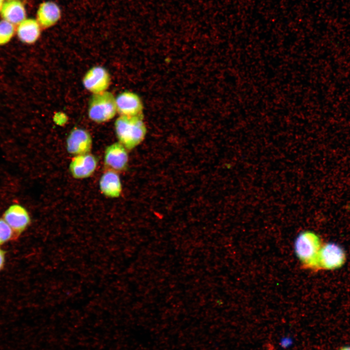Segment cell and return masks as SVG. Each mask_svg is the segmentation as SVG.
<instances>
[{
	"instance_id": "obj_1",
	"label": "cell",
	"mask_w": 350,
	"mask_h": 350,
	"mask_svg": "<svg viewBox=\"0 0 350 350\" xmlns=\"http://www.w3.org/2000/svg\"><path fill=\"white\" fill-rule=\"evenodd\" d=\"M114 127L119 142L128 150L140 144L146 134V127L141 115L120 116L115 122Z\"/></svg>"
},
{
	"instance_id": "obj_2",
	"label": "cell",
	"mask_w": 350,
	"mask_h": 350,
	"mask_svg": "<svg viewBox=\"0 0 350 350\" xmlns=\"http://www.w3.org/2000/svg\"><path fill=\"white\" fill-rule=\"evenodd\" d=\"M322 245L319 236L313 231H304L299 234L295 250L304 268L318 270L317 259Z\"/></svg>"
},
{
	"instance_id": "obj_3",
	"label": "cell",
	"mask_w": 350,
	"mask_h": 350,
	"mask_svg": "<svg viewBox=\"0 0 350 350\" xmlns=\"http://www.w3.org/2000/svg\"><path fill=\"white\" fill-rule=\"evenodd\" d=\"M115 97L109 91L94 94L90 98L88 113L89 118L96 123H103L116 115Z\"/></svg>"
},
{
	"instance_id": "obj_4",
	"label": "cell",
	"mask_w": 350,
	"mask_h": 350,
	"mask_svg": "<svg viewBox=\"0 0 350 350\" xmlns=\"http://www.w3.org/2000/svg\"><path fill=\"white\" fill-rule=\"evenodd\" d=\"M346 260L345 251L340 245L333 242L323 244L317 259L318 270L338 269L343 266Z\"/></svg>"
},
{
	"instance_id": "obj_5",
	"label": "cell",
	"mask_w": 350,
	"mask_h": 350,
	"mask_svg": "<svg viewBox=\"0 0 350 350\" xmlns=\"http://www.w3.org/2000/svg\"><path fill=\"white\" fill-rule=\"evenodd\" d=\"M111 82L107 70L100 66H96L88 70L83 77L84 88L89 92L97 94L106 91Z\"/></svg>"
},
{
	"instance_id": "obj_6",
	"label": "cell",
	"mask_w": 350,
	"mask_h": 350,
	"mask_svg": "<svg viewBox=\"0 0 350 350\" xmlns=\"http://www.w3.org/2000/svg\"><path fill=\"white\" fill-rule=\"evenodd\" d=\"M92 145V139L89 133L79 127L73 128L66 139L68 152L74 156L89 153Z\"/></svg>"
},
{
	"instance_id": "obj_7",
	"label": "cell",
	"mask_w": 350,
	"mask_h": 350,
	"mask_svg": "<svg viewBox=\"0 0 350 350\" xmlns=\"http://www.w3.org/2000/svg\"><path fill=\"white\" fill-rule=\"evenodd\" d=\"M104 159L108 170L117 173L123 171L128 162L127 149L119 142L112 143L106 148Z\"/></svg>"
},
{
	"instance_id": "obj_8",
	"label": "cell",
	"mask_w": 350,
	"mask_h": 350,
	"mask_svg": "<svg viewBox=\"0 0 350 350\" xmlns=\"http://www.w3.org/2000/svg\"><path fill=\"white\" fill-rule=\"evenodd\" d=\"M115 102L117 112L120 116L141 115L142 103L137 94L128 91L121 92L115 98Z\"/></svg>"
},
{
	"instance_id": "obj_9",
	"label": "cell",
	"mask_w": 350,
	"mask_h": 350,
	"mask_svg": "<svg viewBox=\"0 0 350 350\" xmlns=\"http://www.w3.org/2000/svg\"><path fill=\"white\" fill-rule=\"evenodd\" d=\"M97 159L89 153L75 156L71 160L69 169L72 176L76 179H83L91 176L95 172Z\"/></svg>"
},
{
	"instance_id": "obj_10",
	"label": "cell",
	"mask_w": 350,
	"mask_h": 350,
	"mask_svg": "<svg viewBox=\"0 0 350 350\" xmlns=\"http://www.w3.org/2000/svg\"><path fill=\"white\" fill-rule=\"evenodd\" d=\"M3 219L13 232L20 233L30 223V217L27 210L21 206L14 205L4 212Z\"/></svg>"
},
{
	"instance_id": "obj_11",
	"label": "cell",
	"mask_w": 350,
	"mask_h": 350,
	"mask_svg": "<svg viewBox=\"0 0 350 350\" xmlns=\"http://www.w3.org/2000/svg\"><path fill=\"white\" fill-rule=\"evenodd\" d=\"M61 17L59 7L52 1H46L40 4L36 13L37 21L43 29L55 25Z\"/></svg>"
},
{
	"instance_id": "obj_12",
	"label": "cell",
	"mask_w": 350,
	"mask_h": 350,
	"mask_svg": "<svg viewBox=\"0 0 350 350\" xmlns=\"http://www.w3.org/2000/svg\"><path fill=\"white\" fill-rule=\"evenodd\" d=\"M99 188L102 193L110 198H117L122 192V185L118 173L107 170L101 176Z\"/></svg>"
},
{
	"instance_id": "obj_13",
	"label": "cell",
	"mask_w": 350,
	"mask_h": 350,
	"mask_svg": "<svg viewBox=\"0 0 350 350\" xmlns=\"http://www.w3.org/2000/svg\"><path fill=\"white\" fill-rule=\"evenodd\" d=\"M2 18L13 25L20 23L26 18V11L19 0H9L4 2L1 9Z\"/></svg>"
},
{
	"instance_id": "obj_14",
	"label": "cell",
	"mask_w": 350,
	"mask_h": 350,
	"mask_svg": "<svg viewBox=\"0 0 350 350\" xmlns=\"http://www.w3.org/2000/svg\"><path fill=\"white\" fill-rule=\"evenodd\" d=\"M41 27L37 21L33 18L25 19L18 24L17 34L23 43L31 44L40 36Z\"/></svg>"
},
{
	"instance_id": "obj_15",
	"label": "cell",
	"mask_w": 350,
	"mask_h": 350,
	"mask_svg": "<svg viewBox=\"0 0 350 350\" xmlns=\"http://www.w3.org/2000/svg\"><path fill=\"white\" fill-rule=\"evenodd\" d=\"M15 31L14 25L3 20L0 21V45L6 44L11 39Z\"/></svg>"
},
{
	"instance_id": "obj_16",
	"label": "cell",
	"mask_w": 350,
	"mask_h": 350,
	"mask_svg": "<svg viewBox=\"0 0 350 350\" xmlns=\"http://www.w3.org/2000/svg\"><path fill=\"white\" fill-rule=\"evenodd\" d=\"M13 231L4 219L0 218V245L9 241L13 236Z\"/></svg>"
},
{
	"instance_id": "obj_17",
	"label": "cell",
	"mask_w": 350,
	"mask_h": 350,
	"mask_svg": "<svg viewBox=\"0 0 350 350\" xmlns=\"http://www.w3.org/2000/svg\"><path fill=\"white\" fill-rule=\"evenodd\" d=\"M5 261L4 252L0 249V270L3 267Z\"/></svg>"
},
{
	"instance_id": "obj_18",
	"label": "cell",
	"mask_w": 350,
	"mask_h": 350,
	"mask_svg": "<svg viewBox=\"0 0 350 350\" xmlns=\"http://www.w3.org/2000/svg\"><path fill=\"white\" fill-rule=\"evenodd\" d=\"M339 350H350V347L345 346V347H342Z\"/></svg>"
},
{
	"instance_id": "obj_19",
	"label": "cell",
	"mask_w": 350,
	"mask_h": 350,
	"mask_svg": "<svg viewBox=\"0 0 350 350\" xmlns=\"http://www.w3.org/2000/svg\"><path fill=\"white\" fill-rule=\"evenodd\" d=\"M3 0H0V11H1L2 5H3Z\"/></svg>"
}]
</instances>
